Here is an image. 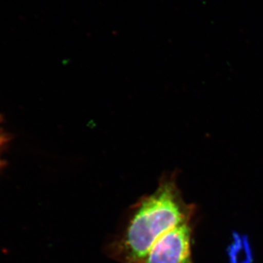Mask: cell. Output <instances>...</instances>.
<instances>
[{
	"label": "cell",
	"instance_id": "cell-1",
	"mask_svg": "<svg viewBox=\"0 0 263 263\" xmlns=\"http://www.w3.org/2000/svg\"><path fill=\"white\" fill-rule=\"evenodd\" d=\"M192 212L174 180L162 182L140 204L130 221L124 238V250L129 260L144 261L159 238L176 227L190 221Z\"/></svg>",
	"mask_w": 263,
	"mask_h": 263
},
{
	"label": "cell",
	"instance_id": "cell-2",
	"mask_svg": "<svg viewBox=\"0 0 263 263\" xmlns=\"http://www.w3.org/2000/svg\"><path fill=\"white\" fill-rule=\"evenodd\" d=\"M191 239L190 221L181 224L157 241L143 263H194Z\"/></svg>",
	"mask_w": 263,
	"mask_h": 263
},
{
	"label": "cell",
	"instance_id": "cell-3",
	"mask_svg": "<svg viewBox=\"0 0 263 263\" xmlns=\"http://www.w3.org/2000/svg\"><path fill=\"white\" fill-rule=\"evenodd\" d=\"M229 257L231 263H252V252L247 238L239 234L234 237V241L229 247Z\"/></svg>",
	"mask_w": 263,
	"mask_h": 263
},
{
	"label": "cell",
	"instance_id": "cell-4",
	"mask_svg": "<svg viewBox=\"0 0 263 263\" xmlns=\"http://www.w3.org/2000/svg\"><path fill=\"white\" fill-rule=\"evenodd\" d=\"M3 142L2 138H1V137H0V145H1V143Z\"/></svg>",
	"mask_w": 263,
	"mask_h": 263
}]
</instances>
